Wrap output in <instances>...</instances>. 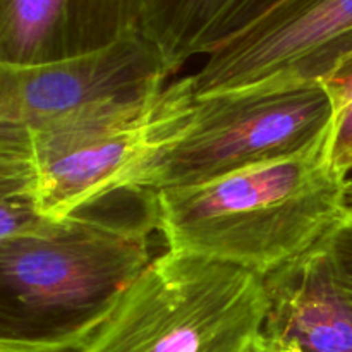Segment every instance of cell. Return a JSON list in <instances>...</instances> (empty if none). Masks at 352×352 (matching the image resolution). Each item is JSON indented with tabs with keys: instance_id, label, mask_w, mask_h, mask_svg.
Instances as JSON below:
<instances>
[{
	"instance_id": "9a60e30c",
	"label": "cell",
	"mask_w": 352,
	"mask_h": 352,
	"mask_svg": "<svg viewBox=\"0 0 352 352\" xmlns=\"http://www.w3.org/2000/svg\"><path fill=\"white\" fill-rule=\"evenodd\" d=\"M250 352H272V351L267 349V347H265L263 344L260 342V337H258V340H256V342H254V346L251 347Z\"/></svg>"
},
{
	"instance_id": "5bb4252c",
	"label": "cell",
	"mask_w": 352,
	"mask_h": 352,
	"mask_svg": "<svg viewBox=\"0 0 352 352\" xmlns=\"http://www.w3.org/2000/svg\"><path fill=\"white\" fill-rule=\"evenodd\" d=\"M344 199H346L347 220H352V172L346 179V195H344Z\"/></svg>"
},
{
	"instance_id": "30bf717a",
	"label": "cell",
	"mask_w": 352,
	"mask_h": 352,
	"mask_svg": "<svg viewBox=\"0 0 352 352\" xmlns=\"http://www.w3.org/2000/svg\"><path fill=\"white\" fill-rule=\"evenodd\" d=\"M260 0H141V33L174 76L248 26Z\"/></svg>"
},
{
	"instance_id": "5b68a950",
	"label": "cell",
	"mask_w": 352,
	"mask_h": 352,
	"mask_svg": "<svg viewBox=\"0 0 352 352\" xmlns=\"http://www.w3.org/2000/svg\"><path fill=\"white\" fill-rule=\"evenodd\" d=\"M332 124L323 85L199 96L186 129L138 188L157 192L195 186L309 153L329 146Z\"/></svg>"
},
{
	"instance_id": "4fadbf2b",
	"label": "cell",
	"mask_w": 352,
	"mask_h": 352,
	"mask_svg": "<svg viewBox=\"0 0 352 352\" xmlns=\"http://www.w3.org/2000/svg\"><path fill=\"white\" fill-rule=\"evenodd\" d=\"M337 278L352 299V220L340 223L327 239Z\"/></svg>"
},
{
	"instance_id": "9c48e42d",
	"label": "cell",
	"mask_w": 352,
	"mask_h": 352,
	"mask_svg": "<svg viewBox=\"0 0 352 352\" xmlns=\"http://www.w3.org/2000/svg\"><path fill=\"white\" fill-rule=\"evenodd\" d=\"M141 31V0H0V62L40 65Z\"/></svg>"
},
{
	"instance_id": "ba28073f",
	"label": "cell",
	"mask_w": 352,
	"mask_h": 352,
	"mask_svg": "<svg viewBox=\"0 0 352 352\" xmlns=\"http://www.w3.org/2000/svg\"><path fill=\"white\" fill-rule=\"evenodd\" d=\"M327 239L261 277L267 311L260 342L272 352H352V299Z\"/></svg>"
},
{
	"instance_id": "8992f818",
	"label": "cell",
	"mask_w": 352,
	"mask_h": 352,
	"mask_svg": "<svg viewBox=\"0 0 352 352\" xmlns=\"http://www.w3.org/2000/svg\"><path fill=\"white\" fill-rule=\"evenodd\" d=\"M352 54V0H260L243 31L189 74L196 98L323 85Z\"/></svg>"
},
{
	"instance_id": "8fae6325",
	"label": "cell",
	"mask_w": 352,
	"mask_h": 352,
	"mask_svg": "<svg viewBox=\"0 0 352 352\" xmlns=\"http://www.w3.org/2000/svg\"><path fill=\"white\" fill-rule=\"evenodd\" d=\"M34 189L31 131L0 124V239L36 232L54 222L38 213Z\"/></svg>"
},
{
	"instance_id": "277c9868",
	"label": "cell",
	"mask_w": 352,
	"mask_h": 352,
	"mask_svg": "<svg viewBox=\"0 0 352 352\" xmlns=\"http://www.w3.org/2000/svg\"><path fill=\"white\" fill-rule=\"evenodd\" d=\"M195 105L186 76L148 95L89 107L31 131L38 213L58 222L110 192L138 188L186 129Z\"/></svg>"
},
{
	"instance_id": "3957f363",
	"label": "cell",
	"mask_w": 352,
	"mask_h": 352,
	"mask_svg": "<svg viewBox=\"0 0 352 352\" xmlns=\"http://www.w3.org/2000/svg\"><path fill=\"white\" fill-rule=\"evenodd\" d=\"M265 311L260 275L167 250L78 352H250Z\"/></svg>"
},
{
	"instance_id": "7c38bea8",
	"label": "cell",
	"mask_w": 352,
	"mask_h": 352,
	"mask_svg": "<svg viewBox=\"0 0 352 352\" xmlns=\"http://www.w3.org/2000/svg\"><path fill=\"white\" fill-rule=\"evenodd\" d=\"M333 107L329 155L333 168L344 177L352 172V54L323 81Z\"/></svg>"
},
{
	"instance_id": "52a82bcc",
	"label": "cell",
	"mask_w": 352,
	"mask_h": 352,
	"mask_svg": "<svg viewBox=\"0 0 352 352\" xmlns=\"http://www.w3.org/2000/svg\"><path fill=\"white\" fill-rule=\"evenodd\" d=\"M168 78L160 52L141 31L71 60L0 62V124L33 131L89 107L148 95Z\"/></svg>"
},
{
	"instance_id": "7a4b0ae2",
	"label": "cell",
	"mask_w": 352,
	"mask_h": 352,
	"mask_svg": "<svg viewBox=\"0 0 352 352\" xmlns=\"http://www.w3.org/2000/svg\"><path fill=\"white\" fill-rule=\"evenodd\" d=\"M346 179L329 146L213 181L157 191V230L170 251L270 274L347 220Z\"/></svg>"
},
{
	"instance_id": "6da1fadb",
	"label": "cell",
	"mask_w": 352,
	"mask_h": 352,
	"mask_svg": "<svg viewBox=\"0 0 352 352\" xmlns=\"http://www.w3.org/2000/svg\"><path fill=\"white\" fill-rule=\"evenodd\" d=\"M157 192L124 188L0 239V352H78L151 258Z\"/></svg>"
}]
</instances>
